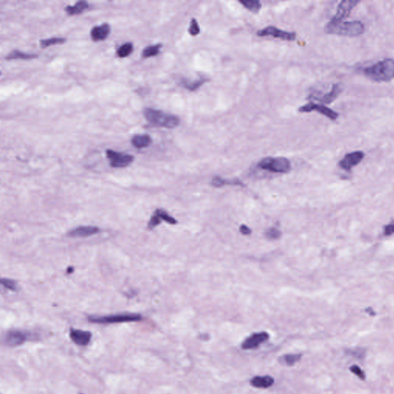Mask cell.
<instances>
[{
  "label": "cell",
  "mask_w": 394,
  "mask_h": 394,
  "mask_svg": "<svg viewBox=\"0 0 394 394\" xmlns=\"http://www.w3.org/2000/svg\"><path fill=\"white\" fill-rule=\"evenodd\" d=\"M301 354H287L284 357V362L287 366L294 365L301 359Z\"/></svg>",
  "instance_id": "obj_29"
},
{
  "label": "cell",
  "mask_w": 394,
  "mask_h": 394,
  "mask_svg": "<svg viewBox=\"0 0 394 394\" xmlns=\"http://www.w3.org/2000/svg\"><path fill=\"white\" fill-rule=\"evenodd\" d=\"M88 8H89V3L87 2H86V1H79V2H76L74 5H67L65 8V11L70 16H76V15L81 14L82 12L87 9Z\"/></svg>",
  "instance_id": "obj_20"
},
{
  "label": "cell",
  "mask_w": 394,
  "mask_h": 394,
  "mask_svg": "<svg viewBox=\"0 0 394 394\" xmlns=\"http://www.w3.org/2000/svg\"><path fill=\"white\" fill-rule=\"evenodd\" d=\"M359 2H360L359 1H355V0H343L338 5L337 13L332 19L331 21H342L343 19L346 18L350 15L351 11L355 8L356 5H358Z\"/></svg>",
  "instance_id": "obj_12"
},
{
  "label": "cell",
  "mask_w": 394,
  "mask_h": 394,
  "mask_svg": "<svg viewBox=\"0 0 394 394\" xmlns=\"http://www.w3.org/2000/svg\"><path fill=\"white\" fill-rule=\"evenodd\" d=\"M162 221L166 222L172 225H175L177 223V219L170 216L164 210L157 209L150 218L148 223V228L150 230H153V229L156 228L158 225L160 224Z\"/></svg>",
  "instance_id": "obj_11"
},
{
  "label": "cell",
  "mask_w": 394,
  "mask_h": 394,
  "mask_svg": "<svg viewBox=\"0 0 394 394\" xmlns=\"http://www.w3.org/2000/svg\"><path fill=\"white\" fill-rule=\"evenodd\" d=\"M38 55L36 54L26 53L22 52L20 50H13L10 53L8 54L5 59H7V60H12V59L29 60V59H36Z\"/></svg>",
  "instance_id": "obj_21"
},
{
  "label": "cell",
  "mask_w": 394,
  "mask_h": 394,
  "mask_svg": "<svg viewBox=\"0 0 394 394\" xmlns=\"http://www.w3.org/2000/svg\"><path fill=\"white\" fill-rule=\"evenodd\" d=\"M281 236V233L280 230L277 229L273 228L269 229L266 232V236L269 239H279Z\"/></svg>",
  "instance_id": "obj_31"
},
{
  "label": "cell",
  "mask_w": 394,
  "mask_h": 394,
  "mask_svg": "<svg viewBox=\"0 0 394 394\" xmlns=\"http://www.w3.org/2000/svg\"><path fill=\"white\" fill-rule=\"evenodd\" d=\"M106 157L109 160L110 166L113 168H125L133 162V156L123 154L115 150H106Z\"/></svg>",
  "instance_id": "obj_6"
},
{
  "label": "cell",
  "mask_w": 394,
  "mask_h": 394,
  "mask_svg": "<svg viewBox=\"0 0 394 394\" xmlns=\"http://www.w3.org/2000/svg\"><path fill=\"white\" fill-rule=\"evenodd\" d=\"M341 91V86H340L338 84H334V86H332L330 91L328 92V93L323 95V96H315V95H312V96H311V98H312V100L319 101V102L322 103V104H328L333 102V101L339 96Z\"/></svg>",
  "instance_id": "obj_17"
},
{
  "label": "cell",
  "mask_w": 394,
  "mask_h": 394,
  "mask_svg": "<svg viewBox=\"0 0 394 394\" xmlns=\"http://www.w3.org/2000/svg\"><path fill=\"white\" fill-rule=\"evenodd\" d=\"M143 319V316L139 314H119L108 316H95L88 317V321L97 324H112V323H129V322H139Z\"/></svg>",
  "instance_id": "obj_5"
},
{
  "label": "cell",
  "mask_w": 394,
  "mask_h": 394,
  "mask_svg": "<svg viewBox=\"0 0 394 394\" xmlns=\"http://www.w3.org/2000/svg\"><path fill=\"white\" fill-rule=\"evenodd\" d=\"M364 158V154L361 151H355L346 154L339 162L340 167L343 170H351L352 168L360 164Z\"/></svg>",
  "instance_id": "obj_13"
},
{
  "label": "cell",
  "mask_w": 394,
  "mask_h": 394,
  "mask_svg": "<svg viewBox=\"0 0 394 394\" xmlns=\"http://www.w3.org/2000/svg\"><path fill=\"white\" fill-rule=\"evenodd\" d=\"M146 120L156 127L166 129H174L180 125V120L178 116L166 113L159 109L146 108L143 110Z\"/></svg>",
  "instance_id": "obj_3"
},
{
  "label": "cell",
  "mask_w": 394,
  "mask_h": 394,
  "mask_svg": "<svg viewBox=\"0 0 394 394\" xmlns=\"http://www.w3.org/2000/svg\"><path fill=\"white\" fill-rule=\"evenodd\" d=\"M162 47V45L160 44V43L146 47V48L143 50L142 56H143V58H144V59H147V58L154 57V56H156V55H159Z\"/></svg>",
  "instance_id": "obj_23"
},
{
  "label": "cell",
  "mask_w": 394,
  "mask_h": 394,
  "mask_svg": "<svg viewBox=\"0 0 394 394\" xmlns=\"http://www.w3.org/2000/svg\"><path fill=\"white\" fill-rule=\"evenodd\" d=\"M324 30L327 34L351 37L362 35L365 27L360 21H330L326 24Z\"/></svg>",
  "instance_id": "obj_2"
},
{
  "label": "cell",
  "mask_w": 394,
  "mask_h": 394,
  "mask_svg": "<svg viewBox=\"0 0 394 394\" xmlns=\"http://www.w3.org/2000/svg\"><path fill=\"white\" fill-rule=\"evenodd\" d=\"M206 82H207V79H196L195 81H188L186 79H184L181 82V84L185 89H188L189 91L193 92L197 90Z\"/></svg>",
  "instance_id": "obj_24"
},
{
  "label": "cell",
  "mask_w": 394,
  "mask_h": 394,
  "mask_svg": "<svg viewBox=\"0 0 394 394\" xmlns=\"http://www.w3.org/2000/svg\"><path fill=\"white\" fill-rule=\"evenodd\" d=\"M350 371H351L352 373H354L356 376H358L359 378L361 379V380H365V373H364L362 369H360V368H359L358 366H352L351 368H350Z\"/></svg>",
  "instance_id": "obj_32"
},
{
  "label": "cell",
  "mask_w": 394,
  "mask_h": 394,
  "mask_svg": "<svg viewBox=\"0 0 394 394\" xmlns=\"http://www.w3.org/2000/svg\"><path fill=\"white\" fill-rule=\"evenodd\" d=\"M313 111H316L331 120H336L339 116V114L337 112L330 109L326 105H321V104L319 105V104H316L314 102L309 103L299 108L300 112H311Z\"/></svg>",
  "instance_id": "obj_8"
},
{
  "label": "cell",
  "mask_w": 394,
  "mask_h": 394,
  "mask_svg": "<svg viewBox=\"0 0 394 394\" xmlns=\"http://www.w3.org/2000/svg\"><path fill=\"white\" fill-rule=\"evenodd\" d=\"M110 33V26L108 24H103L101 26L93 27L90 32L92 40L94 42L104 41Z\"/></svg>",
  "instance_id": "obj_16"
},
{
  "label": "cell",
  "mask_w": 394,
  "mask_h": 394,
  "mask_svg": "<svg viewBox=\"0 0 394 394\" xmlns=\"http://www.w3.org/2000/svg\"><path fill=\"white\" fill-rule=\"evenodd\" d=\"M252 387L258 389H267L274 384V379L269 375L260 376H256L250 380Z\"/></svg>",
  "instance_id": "obj_18"
},
{
  "label": "cell",
  "mask_w": 394,
  "mask_h": 394,
  "mask_svg": "<svg viewBox=\"0 0 394 394\" xmlns=\"http://www.w3.org/2000/svg\"><path fill=\"white\" fill-rule=\"evenodd\" d=\"M239 231H240L241 234H243V235L246 236L251 234V230H250V227H247L246 225H242V226L239 227Z\"/></svg>",
  "instance_id": "obj_34"
},
{
  "label": "cell",
  "mask_w": 394,
  "mask_h": 394,
  "mask_svg": "<svg viewBox=\"0 0 394 394\" xmlns=\"http://www.w3.org/2000/svg\"><path fill=\"white\" fill-rule=\"evenodd\" d=\"M189 34L191 36H196L200 33V28L199 26L198 22L196 19H192L190 22L189 29H188Z\"/></svg>",
  "instance_id": "obj_30"
},
{
  "label": "cell",
  "mask_w": 394,
  "mask_h": 394,
  "mask_svg": "<svg viewBox=\"0 0 394 394\" xmlns=\"http://www.w3.org/2000/svg\"><path fill=\"white\" fill-rule=\"evenodd\" d=\"M100 229L97 227H92V226H80L77 228L69 231L67 236L70 237L74 238H84L96 235L100 233Z\"/></svg>",
  "instance_id": "obj_15"
},
{
  "label": "cell",
  "mask_w": 394,
  "mask_h": 394,
  "mask_svg": "<svg viewBox=\"0 0 394 394\" xmlns=\"http://www.w3.org/2000/svg\"><path fill=\"white\" fill-rule=\"evenodd\" d=\"M269 335L266 332H260V333H254V334L247 337L241 344V347L243 350H253L256 348L263 344V342H266L269 340Z\"/></svg>",
  "instance_id": "obj_9"
},
{
  "label": "cell",
  "mask_w": 394,
  "mask_h": 394,
  "mask_svg": "<svg viewBox=\"0 0 394 394\" xmlns=\"http://www.w3.org/2000/svg\"><path fill=\"white\" fill-rule=\"evenodd\" d=\"M131 143L136 148H146L151 144L152 138L147 134H137L132 138Z\"/></svg>",
  "instance_id": "obj_19"
},
{
  "label": "cell",
  "mask_w": 394,
  "mask_h": 394,
  "mask_svg": "<svg viewBox=\"0 0 394 394\" xmlns=\"http://www.w3.org/2000/svg\"><path fill=\"white\" fill-rule=\"evenodd\" d=\"M366 77L376 82H389L394 79V59H385L363 69Z\"/></svg>",
  "instance_id": "obj_1"
},
{
  "label": "cell",
  "mask_w": 394,
  "mask_h": 394,
  "mask_svg": "<svg viewBox=\"0 0 394 394\" xmlns=\"http://www.w3.org/2000/svg\"><path fill=\"white\" fill-rule=\"evenodd\" d=\"M0 283L5 288L9 289V290H17V283L15 280L8 278H2L0 280Z\"/></svg>",
  "instance_id": "obj_28"
},
{
  "label": "cell",
  "mask_w": 394,
  "mask_h": 394,
  "mask_svg": "<svg viewBox=\"0 0 394 394\" xmlns=\"http://www.w3.org/2000/svg\"></svg>",
  "instance_id": "obj_35"
},
{
  "label": "cell",
  "mask_w": 394,
  "mask_h": 394,
  "mask_svg": "<svg viewBox=\"0 0 394 394\" xmlns=\"http://www.w3.org/2000/svg\"><path fill=\"white\" fill-rule=\"evenodd\" d=\"M239 2L243 5V7L254 13H258L262 8V4L257 0H240Z\"/></svg>",
  "instance_id": "obj_25"
},
{
  "label": "cell",
  "mask_w": 394,
  "mask_h": 394,
  "mask_svg": "<svg viewBox=\"0 0 394 394\" xmlns=\"http://www.w3.org/2000/svg\"><path fill=\"white\" fill-rule=\"evenodd\" d=\"M257 35L261 37L272 36V37L277 38V39L285 40V41H294L296 37L295 32L282 30V29H278L273 26H269L259 30L257 32Z\"/></svg>",
  "instance_id": "obj_7"
},
{
  "label": "cell",
  "mask_w": 394,
  "mask_h": 394,
  "mask_svg": "<svg viewBox=\"0 0 394 394\" xmlns=\"http://www.w3.org/2000/svg\"><path fill=\"white\" fill-rule=\"evenodd\" d=\"M212 185L215 187H222L225 185H243V183L238 180H224L221 177H216L212 179Z\"/></svg>",
  "instance_id": "obj_22"
},
{
  "label": "cell",
  "mask_w": 394,
  "mask_h": 394,
  "mask_svg": "<svg viewBox=\"0 0 394 394\" xmlns=\"http://www.w3.org/2000/svg\"><path fill=\"white\" fill-rule=\"evenodd\" d=\"M133 51V45L132 43H126L122 45L120 48L118 49L117 53L118 57L126 58L132 53Z\"/></svg>",
  "instance_id": "obj_27"
},
{
  "label": "cell",
  "mask_w": 394,
  "mask_h": 394,
  "mask_svg": "<svg viewBox=\"0 0 394 394\" xmlns=\"http://www.w3.org/2000/svg\"><path fill=\"white\" fill-rule=\"evenodd\" d=\"M257 166L275 173H287L291 170L290 162L285 157H266L258 162Z\"/></svg>",
  "instance_id": "obj_4"
},
{
  "label": "cell",
  "mask_w": 394,
  "mask_h": 394,
  "mask_svg": "<svg viewBox=\"0 0 394 394\" xmlns=\"http://www.w3.org/2000/svg\"><path fill=\"white\" fill-rule=\"evenodd\" d=\"M394 234V223L388 224L384 228V235L391 236Z\"/></svg>",
  "instance_id": "obj_33"
},
{
  "label": "cell",
  "mask_w": 394,
  "mask_h": 394,
  "mask_svg": "<svg viewBox=\"0 0 394 394\" xmlns=\"http://www.w3.org/2000/svg\"><path fill=\"white\" fill-rule=\"evenodd\" d=\"M70 337L72 341L79 346H87L91 341V332L86 330H77L71 328L70 331Z\"/></svg>",
  "instance_id": "obj_14"
},
{
  "label": "cell",
  "mask_w": 394,
  "mask_h": 394,
  "mask_svg": "<svg viewBox=\"0 0 394 394\" xmlns=\"http://www.w3.org/2000/svg\"><path fill=\"white\" fill-rule=\"evenodd\" d=\"M29 337L28 334L24 331L19 330H12L5 334L4 338V342L6 346L10 347L20 346L26 342Z\"/></svg>",
  "instance_id": "obj_10"
},
{
  "label": "cell",
  "mask_w": 394,
  "mask_h": 394,
  "mask_svg": "<svg viewBox=\"0 0 394 394\" xmlns=\"http://www.w3.org/2000/svg\"><path fill=\"white\" fill-rule=\"evenodd\" d=\"M66 41V39L63 37L49 38V39H41L39 41L41 48L45 49L51 47L53 45L63 44Z\"/></svg>",
  "instance_id": "obj_26"
}]
</instances>
